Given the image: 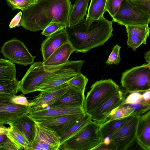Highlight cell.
<instances>
[{"label": "cell", "mask_w": 150, "mask_h": 150, "mask_svg": "<svg viewBox=\"0 0 150 150\" xmlns=\"http://www.w3.org/2000/svg\"><path fill=\"white\" fill-rule=\"evenodd\" d=\"M71 5L70 0H38L22 10L20 25L33 32L42 30L53 23L68 26Z\"/></svg>", "instance_id": "1"}, {"label": "cell", "mask_w": 150, "mask_h": 150, "mask_svg": "<svg viewBox=\"0 0 150 150\" xmlns=\"http://www.w3.org/2000/svg\"><path fill=\"white\" fill-rule=\"evenodd\" d=\"M85 20L65 28L68 42L76 52L85 53L102 46L113 35V22L103 16L88 25L85 24Z\"/></svg>", "instance_id": "2"}, {"label": "cell", "mask_w": 150, "mask_h": 150, "mask_svg": "<svg viewBox=\"0 0 150 150\" xmlns=\"http://www.w3.org/2000/svg\"><path fill=\"white\" fill-rule=\"evenodd\" d=\"M100 125L92 120L79 132L60 145L58 150H94L103 143Z\"/></svg>", "instance_id": "3"}, {"label": "cell", "mask_w": 150, "mask_h": 150, "mask_svg": "<svg viewBox=\"0 0 150 150\" xmlns=\"http://www.w3.org/2000/svg\"><path fill=\"white\" fill-rule=\"evenodd\" d=\"M120 83L126 93L144 92L150 90V63L126 70L122 74Z\"/></svg>", "instance_id": "4"}, {"label": "cell", "mask_w": 150, "mask_h": 150, "mask_svg": "<svg viewBox=\"0 0 150 150\" xmlns=\"http://www.w3.org/2000/svg\"><path fill=\"white\" fill-rule=\"evenodd\" d=\"M120 89L112 79L96 81L87 93L83 105L86 113L90 115L105 100Z\"/></svg>", "instance_id": "5"}, {"label": "cell", "mask_w": 150, "mask_h": 150, "mask_svg": "<svg viewBox=\"0 0 150 150\" xmlns=\"http://www.w3.org/2000/svg\"><path fill=\"white\" fill-rule=\"evenodd\" d=\"M82 60L69 61L54 71L37 88L36 91H46L67 83L78 74L81 73Z\"/></svg>", "instance_id": "6"}, {"label": "cell", "mask_w": 150, "mask_h": 150, "mask_svg": "<svg viewBox=\"0 0 150 150\" xmlns=\"http://www.w3.org/2000/svg\"><path fill=\"white\" fill-rule=\"evenodd\" d=\"M112 18V22L124 26L149 24L150 16L141 11L127 0H124Z\"/></svg>", "instance_id": "7"}, {"label": "cell", "mask_w": 150, "mask_h": 150, "mask_svg": "<svg viewBox=\"0 0 150 150\" xmlns=\"http://www.w3.org/2000/svg\"><path fill=\"white\" fill-rule=\"evenodd\" d=\"M55 70H46L42 62H34L19 81L20 91L24 95L36 91L38 87Z\"/></svg>", "instance_id": "8"}, {"label": "cell", "mask_w": 150, "mask_h": 150, "mask_svg": "<svg viewBox=\"0 0 150 150\" xmlns=\"http://www.w3.org/2000/svg\"><path fill=\"white\" fill-rule=\"evenodd\" d=\"M1 52L12 62L25 66L33 64L35 57L29 52L24 43L16 38L4 43Z\"/></svg>", "instance_id": "9"}, {"label": "cell", "mask_w": 150, "mask_h": 150, "mask_svg": "<svg viewBox=\"0 0 150 150\" xmlns=\"http://www.w3.org/2000/svg\"><path fill=\"white\" fill-rule=\"evenodd\" d=\"M140 115H134L117 132L110 137V144L116 150H126L136 140Z\"/></svg>", "instance_id": "10"}, {"label": "cell", "mask_w": 150, "mask_h": 150, "mask_svg": "<svg viewBox=\"0 0 150 150\" xmlns=\"http://www.w3.org/2000/svg\"><path fill=\"white\" fill-rule=\"evenodd\" d=\"M36 123L35 137L29 150H58L60 137L52 129Z\"/></svg>", "instance_id": "11"}, {"label": "cell", "mask_w": 150, "mask_h": 150, "mask_svg": "<svg viewBox=\"0 0 150 150\" xmlns=\"http://www.w3.org/2000/svg\"><path fill=\"white\" fill-rule=\"evenodd\" d=\"M127 97L120 89L105 100L90 115L91 119L98 124L104 122L114 109L122 105Z\"/></svg>", "instance_id": "12"}, {"label": "cell", "mask_w": 150, "mask_h": 150, "mask_svg": "<svg viewBox=\"0 0 150 150\" xmlns=\"http://www.w3.org/2000/svg\"><path fill=\"white\" fill-rule=\"evenodd\" d=\"M68 85L67 83L46 91H40L32 100H28L30 110L41 109L49 108L66 92Z\"/></svg>", "instance_id": "13"}, {"label": "cell", "mask_w": 150, "mask_h": 150, "mask_svg": "<svg viewBox=\"0 0 150 150\" xmlns=\"http://www.w3.org/2000/svg\"><path fill=\"white\" fill-rule=\"evenodd\" d=\"M11 96L0 97V125H9L11 120L23 115L28 114L30 110V106L11 103L10 99Z\"/></svg>", "instance_id": "14"}, {"label": "cell", "mask_w": 150, "mask_h": 150, "mask_svg": "<svg viewBox=\"0 0 150 150\" xmlns=\"http://www.w3.org/2000/svg\"><path fill=\"white\" fill-rule=\"evenodd\" d=\"M85 113L66 115L53 119L36 121L53 130L60 137Z\"/></svg>", "instance_id": "15"}, {"label": "cell", "mask_w": 150, "mask_h": 150, "mask_svg": "<svg viewBox=\"0 0 150 150\" xmlns=\"http://www.w3.org/2000/svg\"><path fill=\"white\" fill-rule=\"evenodd\" d=\"M83 107L75 108H53L30 110L28 115L35 121L51 119L61 116L85 113Z\"/></svg>", "instance_id": "16"}, {"label": "cell", "mask_w": 150, "mask_h": 150, "mask_svg": "<svg viewBox=\"0 0 150 150\" xmlns=\"http://www.w3.org/2000/svg\"><path fill=\"white\" fill-rule=\"evenodd\" d=\"M84 92L77 88L68 86L66 92L49 108H75L83 107Z\"/></svg>", "instance_id": "17"}, {"label": "cell", "mask_w": 150, "mask_h": 150, "mask_svg": "<svg viewBox=\"0 0 150 150\" xmlns=\"http://www.w3.org/2000/svg\"><path fill=\"white\" fill-rule=\"evenodd\" d=\"M74 52L70 44L67 42L54 51L45 60L43 65L47 70H54L61 67L69 60L71 55Z\"/></svg>", "instance_id": "18"}, {"label": "cell", "mask_w": 150, "mask_h": 150, "mask_svg": "<svg viewBox=\"0 0 150 150\" xmlns=\"http://www.w3.org/2000/svg\"><path fill=\"white\" fill-rule=\"evenodd\" d=\"M148 25L125 26L128 37L127 44L134 51L142 44H146L150 33Z\"/></svg>", "instance_id": "19"}, {"label": "cell", "mask_w": 150, "mask_h": 150, "mask_svg": "<svg viewBox=\"0 0 150 150\" xmlns=\"http://www.w3.org/2000/svg\"><path fill=\"white\" fill-rule=\"evenodd\" d=\"M36 124V122L28 114H25L11 120L9 125L18 129L29 142L30 148L35 139Z\"/></svg>", "instance_id": "20"}, {"label": "cell", "mask_w": 150, "mask_h": 150, "mask_svg": "<svg viewBox=\"0 0 150 150\" xmlns=\"http://www.w3.org/2000/svg\"><path fill=\"white\" fill-rule=\"evenodd\" d=\"M68 42L64 29L58 30L47 37L41 45L40 50L44 61L56 49Z\"/></svg>", "instance_id": "21"}, {"label": "cell", "mask_w": 150, "mask_h": 150, "mask_svg": "<svg viewBox=\"0 0 150 150\" xmlns=\"http://www.w3.org/2000/svg\"><path fill=\"white\" fill-rule=\"evenodd\" d=\"M136 140L142 149L150 150V110L139 116Z\"/></svg>", "instance_id": "22"}, {"label": "cell", "mask_w": 150, "mask_h": 150, "mask_svg": "<svg viewBox=\"0 0 150 150\" xmlns=\"http://www.w3.org/2000/svg\"><path fill=\"white\" fill-rule=\"evenodd\" d=\"M134 115L108 120L100 125L99 130L103 141L107 137L110 138L120 129Z\"/></svg>", "instance_id": "23"}, {"label": "cell", "mask_w": 150, "mask_h": 150, "mask_svg": "<svg viewBox=\"0 0 150 150\" xmlns=\"http://www.w3.org/2000/svg\"><path fill=\"white\" fill-rule=\"evenodd\" d=\"M89 0H76L71 4L69 16L68 27H73L84 18Z\"/></svg>", "instance_id": "24"}, {"label": "cell", "mask_w": 150, "mask_h": 150, "mask_svg": "<svg viewBox=\"0 0 150 150\" xmlns=\"http://www.w3.org/2000/svg\"><path fill=\"white\" fill-rule=\"evenodd\" d=\"M107 0H91L85 23L89 25L103 16Z\"/></svg>", "instance_id": "25"}, {"label": "cell", "mask_w": 150, "mask_h": 150, "mask_svg": "<svg viewBox=\"0 0 150 150\" xmlns=\"http://www.w3.org/2000/svg\"><path fill=\"white\" fill-rule=\"evenodd\" d=\"M6 135L19 150H29L30 145L29 142L15 127L10 125Z\"/></svg>", "instance_id": "26"}, {"label": "cell", "mask_w": 150, "mask_h": 150, "mask_svg": "<svg viewBox=\"0 0 150 150\" xmlns=\"http://www.w3.org/2000/svg\"><path fill=\"white\" fill-rule=\"evenodd\" d=\"M16 73L14 64L9 60L0 59V82L16 79Z\"/></svg>", "instance_id": "27"}, {"label": "cell", "mask_w": 150, "mask_h": 150, "mask_svg": "<svg viewBox=\"0 0 150 150\" xmlns=\"http://www.w3.org/2000/svg\"><path fill=\"white\" fill-rule=\"evenodd\" d=\"M91 121L90 115L85 113L81 118L60 137V144L78 132Z\"/></svg>", "instance_id": "28"}, {"label": "cell", "mask_w": 150, "mask_h": 150, "mask_svg": "<svg viewBox=\"0 0 150 150\" xmlns=\"http://www.w3.org/2000/svg\"><path fill=\"white\" fill-rule=\"evenodd\" d=\"M120 106L124 109L127 116L140 115L150 110V103L144 101L134 104H125Z\"/></svg>", "instance_id": "29"}, {"label": "cell", "mask_w": 150, "mask_h": 150, "mask_svg": "<svg viewBox=\"0 0 150 150\" xmlns=\"http://www.w3.org/2000/svg\"><path fill=\"white\" fill-rule=\"evenodd\" d=\"M19 81L16 79L0 82V97L13 96L20 91Z\"/></svg>", "instance_id": "30"}, {"label": "cell", "mask_w": 150, "mask_h": 150, "mask_svg": "<svg viewBox=\"0 0 150 150\" xmlns=\"http://www.w3.org/2000/svg\"><path fill=\"white\" fill-rule=\"evenodd\" d=\"M88 79L86 76L79 73L67 82L68 86L75 87L84 93Z\"/></svg>", "instance_id": "31"}, {"label": "cell", "mask_w": 150, "mask_h": 150, "mask_svg": "<svg viewBox=\"0 0 150 150\" xmlns=\"http://www.w3.org/2000/svg\"><path fill=\"white\" fill-rule=\"evenodd\" d=\"M8 4L13 10H22L36 3L38 0H6Z\"/></svg>", "instance_id": "32"}, {"label": "cell", "mask_w": 150, "mask_h": 150, "mask_svg": "<svg viewBox=\"0 0 150 150\" xmlns=\"http://www.w3.org/2000/svg\"><path fill=\"white\" fill-rule=\"evenodd\" d=\"M124 0H107L105 10L112 18L118 10Z\"/></svg>", "instance_id": "33"}, {"label": "cell", "mask_w": 150, "mask_h": 150, "mask_svg": "<svg viewBox=\"0 0 150 150\" xmlns=\"http://www.w3.org/2000/svg\"><path fill=\"white\" fill-rule=\"evenodd\" d=\"M134 6L150 16V0H127Z\"/></svg>", "instance_id": "34"}, {"label": "cell", "mask_w": 150, "mask_h": 150, "mask_svg": "<svg viewBox=\"0 0 150 150\" xmlns=\"http://www.w3.org/2000/svg\"><path fill=\"white\" fill-rule=\"evenodd\" d=\"M66 26V25L61 23H52L42 30L41 34L47 37L58 30L64 29Z\"/></svg>", "instance_id": "35"}, {"label": "cell", "mask_w": 150, "mask_h": 150, "mask_svg": "<svg viewBox=\"0 0 150 150\" xmlns=\"http://www.w3.org/2000/svg\"><path fill=\"white\" fill-rule=\"evenodd\" d=\"M120 48L121 47L117 45L114 46L108 60L105 62L106 64L108 65L117 64L120 63Z\"/></svg>", "instance_id": "36"}, {"label": "cell", "mask_w": 150, "mask_h": 150, "mask_svg": "<svg viewBox=\"0 0 150 150\" xmlns=\"http://www.w3.org/2000/svg\"><path fill=\"white\" fill-rule=\"evenodd\" d=\"M130 93L125 99L122 105L134 104L144 101L142 94L140 92H134Z\"/></svg>", "instance_id": "37"}, {"label": "cell", "mask_w": 150, "mask_h": 150, "mask_svg": "<svg viewBox=\"0 0 150 150\" xmlns=\"http://www.w3.org/2000/svg\"><path fill=\"white\" fill-rule=\"evenodd\" d=\"M10 101L13 104L30 106L28 100L23 94L14 95L11 96L10 99Z\"/></svg>", "instance_id": "38"}, {"label": "cell", "mask_w": 150, "mask_h": 150, "mask_svg": "<svg viewBox=\"0 0 150 150\" xmlns=\"http://www.w3.org/2000/svg\"><path fill=\"white\" fill-rule=\"evenodd\" d=\"M19 150L17 147L8 138L0 144V150Z\"/></svg>", "instance_id": "39"}, {"label": "cell", "mask_w": 150, "mask_h": 150, "mask_svg": "<svg viewBox=\"0 0 150 150\" xmlns=\"http://www.w3.org/2000/svg\"><path fill=\"white\" fill-rule=\"evenodd\" d=\"M125 116H127L126 115L124 110L120 106L117 109L113 114L110 115L108 117L106 121L119 118Z\"/></svg>", "instance_id": "40"}, {"label": "cell", "mask_w": 150, "mask_h": 150, "mask_svg": "<svg viewBox=\"0 0 150 150\" xmlns=\"http://www.w3.org/2000/svg\"><path fill=\"white\" fill-rule=\"evenodd\" d=\"M22 12L21 11L18 12L14 17L11 21L9 25V27L10 28H15L19 23L21 21Z\"/></svg>", "instance_id": "41"}, {"label": "cell", "mask_w": 150, "mask_h": 150, "mask_svg": "<svg viewBox=\"0 0 150 150\" xmlns=\"http://www.w3.org/2000/svg\"><path fill=\"white\" fill-rule=\"evenodd\" d=\"M142 96L144 102L150 103V90L144 92Z\"/></svg>", "instance_id": "42"}, {"label": "cell", "mask_w": 150, "mask_h": 150, "mask_svg": "<svg viewBox=\"0 0 150 150\" xmlns=\"http://www.w3.org/2000/svg\"><path fill=\"white\" fill-rule=\"evenodd\" d=\"M9 128V127H6L4 125H0V135H6Z\"/></svg>", "instance_id": "43"}, {"label": "cell", "mask_w": 150, "mask_h": 150, "mask_svg": "<svg viewBox=\"0 0 150 150\" xmlns=\"http://www.w3.org/2000/svg\"><path fill=\"white\" fill-rule=\"evenodd\" d=\"M150 51L146 52L144 54V58L146 62L148 63H150Z\"/></svg>", "instance_id": "44"}, {"label": "cell", "mask_w": 150, "mask_h": 150, "mask_svg": "<svg viewBox=\"0 0 150 150\" xmlns=\"http://www.w3.org/2000/svg\"><path fill=\"white\" fill-rule=\"evenodd\" d=\"M8 138L6 135H0V144L5 142Z\"/></svg>", "instance_id": "45"}]
</instances>
